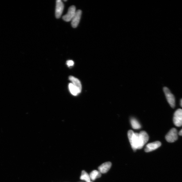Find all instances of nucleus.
<instances>
[{
	"instance_id": "nucleus-1",
	"label": "nucleus",
	"mask_w": 182,
	"mask_h": 182,
	"mask_svg": "<svg viewBox=\"0 0 182 182\" xmlns=\"http://www.w3.org/2000/svg\"><path fill=\"white\" fill-rule=\"evenodd\" d=\"M127 135L132 148L134 151H136L139 148L140 144L139 133H135L130 130L128 131Z\"/></svg>"
},
{
	"instance_id": "nucleus-2",
	"label": "nucleus",
	"mask_w": 182,
	"mask_h": 182,
	"mask_svg": "<svg viewBox=\"0 0 182 182\" xmlns=\"http://www.w3.org/2000/svg\"><path fill=\"white\" fill-rule=\"evenodd\" d=\"M163 91L165 94L168 102L172 108H174L176 106L175 98L173 94L171 93L168 88L164 87Z\"/></svg>"
},
{
	"instance_id": "nucleus-3",
	"label": "nucleus",
	"mask_w": 182,
	"mask_h": 182,
	"mask_svg": "<svg viewBox=\"0 0 182 182\" xmlns=\"http://www.w3.org/2000/svg\"><path fill=\"white\" fill-rule=\"evenodd\" d=\"M178 133L177 130L175 128H172L168 132L166 135V141L168 142L172 143L177 140Z\"/></svg>"
},
{
	"instance_id": "nucleus-4",
	"label": "nucleus",
	"mask_w": 182,
	"mask_h": 182,
	"mask_svg": "<svg viewBox=\"0 0 182 182\" xmlns=\"http://www.w3.org/2000/svg\"><path fill=\"white\" fill-rule=\"evenodd\" d=\"M174 123L177 127L182 126V109H179L176 110L174 115Z\"/></svg>"
},
{
	"instance_id": "nucleus-5",
	"label": "nucleus",
	"mask_w": 182,
	"mask_h": 182,
	"mask_svg": "<svg viewBox=\"0 0 182 182\" xmlns=\"http://www.w3.org/2000/svg\"><path fill=\"white\" fill-rule=\"evenodd\" d=\"M139 138H140V145L139 149H141L147 143L149 140V136L148 134L146 131H142L139 133Z\"/></svg>"
},
{
	"instance_id": "nucleus-6",
	"label": "nucleus",
	"mask_w": 182,
	"mask_h": 182,
	"mask_svg": "<svg viewBox=\"0 0 182 182\" xmlns=\"http://www.w3.org/2000/svg\"><path fill=\"white\" fill-rule=\"evenodd\" d=\"M76 11L75 6H71L69 9L67 14L63 16V19L66 22H69L72 21Z\"/></svg>"
},
{
	"instance_id": "nucleus-7",
	"label": "nucleus",
	"mask_w": 182,
	"mask_h": 182,
	"mask_svg": "<svg viewBox=\"0 0 182 182\" xmlns=\"http://www.w3.org/2000/svg\"><path fill=\"white\" fill-rule=\"evenodd\" d=\"M161 145V142L159 141L151 143L146 145L145 148V151L146 152H148L155 151Z\"/></svg>"
},
{
	"instance_id": "nucleus-8",
	"label": "nucleus",
	"mask_w": 182,
	"mask_h": 182,
	"mask_svg": "<svg viewBox=\"0 0 182 182\" xmlns=\"http://www.w3.org/2000/svg\"><path fill=\"white\" fill-rule=\"evenodd\" d=\"M64 9V4L61 0L56 1L55 16L57 18H59L61 16Z\"/></svg>"
},
{
	"instance_id": "nucleus-9",
	"label": "nucleus",
	"mask_w": 182,
	"mask_h": 182,
	"mask_svg": "<svg viewBox=\"0 0 182 182\" xmlns=\"http://www.w3.org/2000/svg\"><path fill=\"white\" fill-rule=\"evenodd\" d=\"M82 11L81 10H77L72 20L71 25L73 28H76L79 24L81 18Z\"/></svg>"
},
{
	"instance_id": "nucleus-10",
	"label": "nucleus",
	"mask_w": 182,
	"mask_h": 182,
	"mask_svg": "<svg viewBox=\"0 0 182 182\" xmlns=\"http://www.w3.org/2000/svg\"><path fill=\"white\" fill-rule=\"evenodd\" d=\"M112 164L110 162H107L103 164L98 168L99 171L101 173H105L108 172L111 168Z\"/></svg>"
},
{
	"instance_id": "nucleus-11",
	"label": "nucleus",
	"mask_w": 182,
	"mask_h": 182,
	"mask_svg": "<svg viewBox=\"0 0 182 182\" xmlns=\"http://www.w3.org/2000/svg\"><path fill=\"white\" fill-rule=\"evenodd\" d=\"M69 80L72 82V83L81 92L82 90V85L80 81L77 78L72 76L69 77Z\"/></svg>"
},
{
	"instance_id": "nucleus-12",
	"label": "nucleus",
	"mask_w": 182,
	"mask_h": 182,
	"mask_svg": "<svg viewBox=\"0 0 182 182\" xmlns=\"http://www.w3.org/2000/svg\"><path fill=\"white\" fill-rule=\"evenodd\" d=\"M130 122L131 127L134 129L138 130L141 128V126L140 123L134 118H131L130 119Z\"/></svg>"
},
{
	"instance_id": "nucleus-13",
	"label": "nucleus",
	"mask_w": 182,
	"mask_h": 182,
	"mask_svg": "<svg viewBox=\"0 0 182 182\" xmlns=\"http://www.w3.org/2000/svg\"><path fill=\"white\" fill-rule=\"evenodd\" d=\"M69 90L71 94L74 96H76L80 93V92L78 88L73 84L70 83L69 85Z\"/></svg>"
},
{
	"instance_id": "nucleus-14",
	"label": "nucleus",
	"mask_w": 182,
	"mask_h": 182,
	"mask_svg": "<svg viewBox=\"0 0 182 182\" xmlns=\"http://www.w3.org/2000/svg\"><path fill=\"white\" fill-rule=\"evenodd\" d=\"M90 176L91 180H95L97 178L100 177L101 176V174L99 171L94 170L91 172Z\"/></svg>"
},
{
	"instance_id": "nucleus-15",
	"label": "nucleus",
	"mask_w": 182,
	"mask_h": 182,
	"mask_svg": "<svg viewBox=\"0 0 182 182\" xmlns=\"http://www.w3.org/2000/svg\"><path fill=\"white\" fill-rule=\"evenodd\" d=\"M80 179L87 182H91V178L89 175L84 170L82 171Z\"/></svg>"
},
{
	"instance_id": "nucleus-16",
	"label": "nucleus",
	"mask_w": 182,
	"mask_h": 182,
	"mask_svg": "<svg viewBox=\"0 0 182 182\" xmlns=\"http://www.w3.org/2000/svg\"><path fill=\"white\" fill-rule=\"evenodd\" d=\"M74 64V62L72 60H67V65L69 67L73 66Z\"/></svg>"
},
{
	"instance_id": "nucleus-17",
	"label": "nucleus",
	"mask_w": 182,
	"mask_h": 182,
	"mask_svg": "<svg viewBox=\"0 0 182 182\" xmlns=\"http://www.w3.org/2000/svg\"><path fill=\"white\" fill-rule=\"evenodd\" d=\"M178 134L180 135H182V129L180 131Z\"/></svg>"
},
{
	"instance_id": "nucleus-18",
	"label": "nucleus",
	"mask_w": 182,
	"mask_h": 182,
	"mask_svg": "<svg viewBox=\"0 0 182 182\" xmlns=\"http://www.w3.org/2000/svg\"><path fill=\"white\" fill-rule=\"evenodd\" d=\"M180 105L181 107H182V99H181L180 102Z\"/></svg>"
},
{
	"instance_id": "nucleus-19",
	"label": "nucleus",
	"mask_w": 182,
	"mask_h": 182,
	"mask_svg": "<svg viewBox=\"0 0 182 182\" xmlns=\"http://www.w3.org/2000/svg\"></svg>"
}]
</instances>
